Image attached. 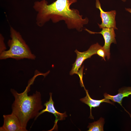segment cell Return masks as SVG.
Instances as JSON below:
<instances>
[{"label":"cell","instance_id":"6da1fadb","mask_svg":"<svg viewBox=\"0 0 131 131\" xmlns=\"http://www.w3.org/2000/svg\"><path fill=\"white\" fill-rule=\"evenodd\" d=\"M77 0H56L48 4L46 0L37 1L34 3V9L37 12L36 23L39 26H43L51 20L56 23L64 21L69 29H75L79 32L83 29L84 26L88 23V18H82L77 9L70 7Z\"/></svg>","mask_w":131,"mask_h":131},{"label":"cell","instance_id":"7a4b0ae2","mask_svg":"<svg viewBox=\"0 0 131 131\" xmlns=\"http://www.w3.org/2000/svg\"><path fill=\"white\" fill-rule=\"evenodd\" d=\"M35 77L34 76L30 80L22 93H18L14 89L10 90L15 99L12 105V113L18 119L23 131H27L26 127L28 122L30 119L36 117L39 111L43 107L39 92L36 91L32 95L28 96V94L30 90V86Z\"/></svg>","mask_w":131,"mask_h":131},{"label":"cell","instance_id":"3957f363","mask_svg":"<svg viewBox=\"0 0 131 131\" xmlns=\"http://www.w3.org/2000/svg\"><path fill=\"white\" fill-rule=\"evenodd\" d=\"M10 31L11 39L8 42L9 49L0 54V59L11 58L16 60L24 58L34 60L35 56L32 53L19 32L11 26Z\"/></svg>","mask_w":131,"mask_h":131},{"label":"cell","instance_id":"277c9868","mask_svg":"<svg viewBox=\"0 0 131 131\" xmlns=\"http://www.w3.org/2000/svg\"><path fill=\"white\" fill-rule=\"evenodd\" d=\"M102 47L98 43H97L92 45L85 51L81 52L76 49L75 52L77 54V57L75 62L72 64L73 66L70 72V74L72 75L74 74H77L84 61L90 58L92 55L97 54L98 50Z\"/></svg>","mask_w":131,"mask_h":131},{"label":"cell","instance_id":"5b68a950","mask_svg":"<svg viewBox=\"0 0 131 131\" xmlns=\"http://www.w3.org/2000/svg\"><path fill=\"white\" fill-rule=\"evenodd\" d=\"M102 31L99 32H96L91 31L86 28L84 29L90 34L99 33L101 34L103 36L105 41L104 45L102 47L103 49L104 50L106 57L108 59L110 57V48L111 44L114 43H116L115 38V34L113 28L104 27L102 28Z\"/></svg>","mask_w":131,"mask_h":131},{"label":"cell","instance_id":"8992f818","mask_svg":"<svg viewBox=\"0 0 131 131\" xmlns=\"http://www.w3.org/2000/svg\"><path fill=\"white\" fill-rule=\"evenodd\" d=\"M96 7L100 11V16L102 19V22L100 24H98L100 28L107 27L113 28L115 29H117L116 26L115 16L116 12L115 10L105 12L102 9L101 4L99 0H96Z\"/></svg>","mask_w":131,"mask_h":131},{"label":"cell","instance_id":"52a82bcc","mask_svg":"<svg viewBox=\"0 0 131 131\" xmlns=\"http://www.w3.org/2000/svg\"><path fill=\"white\" fill-rule=\"evenodd\" d=\"M3 116L4 123L0 127V131H23L18 119L13 113Z\"/></svg>","mask_w":131,"mask_h":131},{"label":"cell","instance_id":"ba28073f","mask_svg":"<svg viewBox=\"0 0 131 131\" xmlns=\"http://www.w3.org/2000/svg\"><path fill=\"white\" fill-rule=\"evenodd\" d=\"M52 93H49L50 98L49 101H47L44 104L46 108L39 113L37 116L35 118V120L41 114L45 112H48L53 114L55 117V124L53 128L52 129L53 130L57 127V123L59 120H62L65 119L67 116L66 113H61L57 111L55 108L54 106V102L52 98Z\"/></svg>","mask_w":131,"mask_h":131},{"label":"cell","instance_id":"9c48e42d","mask_svg":"<svg viewBox=\"0 0 131 131\" xmlns=\"http://www.w3.org/2000/svg\"><path fill=\"white\" fill-rule=\"evenodd\" d=\"M118 93L115 95H110L106 93H104V96L105 98L110 99L113 102H116L119 104L129 115L131 117V115L122 106V102L123 98L128 97L131 95V87H125L120 89L118 90Z\"/></svg>","mask_w":131,"mask_h":131},{"label":"cell","instance_id":"30bf717a","mask_svg":"<svg viewBox=\"0 0 131 131\" xmlns=\"http://www.w3.org/2000/svg\"><path fill=\"white\" fill-rule=\"evenodd\" d=\"M86 93V96L84 98L80 99V100L82 102L84 103L90 107V114L89 118L94 119V117L92 115L91 110L92 107L95 108L99 106L100 104L102 103L105 102L109 103L112 105H114V103L110 101L109 99L104 98L101 100H96L92 99L90 96L87 90H85Z\"/></svg>","mask_w":131,"mask_h":131},{"label":"cell","instance_id":"8fae6325","mask_svg":"<svg viewBox=\"0 0 131 131\" xmlns=\"http://www.w3.org/2000/svg\"><path fill=\"white\" fill-rule=\"evenodd\" d=\"M104 119L101 117L96 122L89 123L87 128H89L88 131H103V125L104 123Z\"/></svg>","mask_w":131,"mask_h":131},{"label":"cell","instance_id":"7c38bea8","mask_svg":"<svg viewBox=\"0 0 131 131\" xmlns=\"http://www.w3.org/2000/svg\"><path fill=\"white\" fill-rule=\"evenodd\" d=\"M4 39L1 34H0V54L6 50V49L4 42Z\"/></svg>","mask_w":131,"mask_h":131},{"label":"cell","instance_id":"4fadbf2b","mask_svg":"<svg viewBox=\"0 0 131 131\" xmlns=\"http://www.w3.org/2000/svg\"><path fill=\"white\" fill-rule=\"evenodd\" d=\"M97 54L100 57H102V59H104L105 61L106 53L104 50L103 49L102 47L98 50Z\"/></svg>","mask_w":131,"mask_h":131},{"label":"cell","instance_id":"5bb4252c","mask_svg":"<svg viewBox=\"0 0 131 131\" xmlns=\"http://www.w3.org/2000/svg\"><path fill=\"white\" fill-rule=\"evenodd\" d=\"M84 68V66H83L81 69L79 71V72H78L77 74L79 76L80 79V83L82 87H83L85 90H86L84 86V85L82 81V75H83V70Z\"/></svg>","mask_w":131,"mask_h":131},{"label":"cell","instance_id":"9a60e30c","mask_svg":"<svg viewBox=\"0 0 131 131\" xmlns=\"http://www.w3.org/2000/svg\"><path fill=\"white\" fill-rule=\"evenodd\" d=\"M125 9L126 11H127L130 13H131V9L130 8H126Z\"/></svg>","mask_w":131,"mask_h":131},{"label":"cell","instance_id":"2e32d148","mask_svg":"<svg viewBox=\"0 0 131 131\" xmlns=\"http://www.w3.org/2000/svg\"><path fill=\"white\" fill-rule=\"evenodd\" d=\"M122 0L123 1V2H125L126 1V0Z\"/></svg>","mask_w":131,"mask_h":131}]
</instances>
